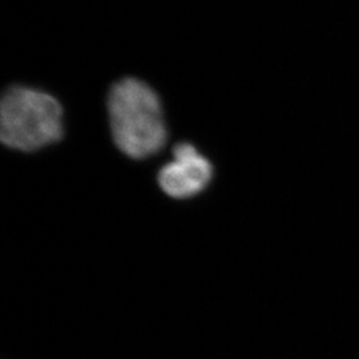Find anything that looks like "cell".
I'll return each instance as SVG.
<instances>
[{
  "label": "cell",
  "instance_id": "3957f363",
  "mask_svg": "<svg viewBox=\"0 0 359 359\" xmlns=\"http://www.w3.org/2000/svg\"><path fill=\"white\" fill-rule=\"evenodd\" d=\"M212 165L192 144L182 142L173 151V161L158 173L160 187L168 196L187 198L201 192L212 179Z\"/></svg>",
  "mask_w": 359,
  "mask_h": 359
},
{
  "label": "cell",
  "instance_id": "6da1fadb",
  "mask_svg": "<svg viewBox=\"0 0 359 359\" xmlns=\"http://www.w3.org/2000/svg\"><path fill=\"white\" fill-rule=\"evenodd\" d=\"M108 112L116 145L129 157L152 156L167 142L160 97L145 81L126 77L115 83L108 96Z\"/></svg>",
  "mask_w": 359,
  "mask_h": 359
},
{
  "label": "cell",
  "instance_id": "7a4b0ae2",
  "mask_svg": "<svg viewBox=\"0 0 359 359\" xmlns=\"http://www.w3.org/2000/svg\"><path fill=\"white\" fill-rule=\"evenodd\" d=\"M0 136L18 151H35L57 142L63 136L62 105L44 90L11 87L1 99Z\"/></svg>",
  "mask_w": 359,
  "mask_h": 359
}]
</instances>
